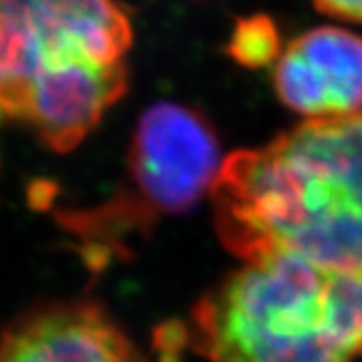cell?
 <instances>
[{
	"label": "cell",
	"instance_id": "1",
	"mask_svg": "<svg viewBox=\"0 0 362 362\" xmlns=\"http://www.w3.org/2000/svg\"><path fill=\"white\" fill-rule=\"evenodd\" d=\"M232 254H294L326 272L362 274V113L310 119L264 149L233 151L214 189Z\"/></svg>",
	"mask_w": 362,
	"mask_h": 362
},
{
	"label": "cell",
	"instance_id": "3",
	"mask_svg": "<svg viewBox=\"0 0 362 362\" xmlns=\"http://www.w3.org/2000/svg\"><path fill=\"white\" fill-rule=\"evenodd\" d=\"M328 278L294 254L247 264L192 310V344L209 362H352L328 320Z\"/></svg>",
	"mask_w": 362,
	"mask_h": 362
},
{
	"label": "cell",
	"instance_id": "11",
	"mask_svg": "<svg viewBox=\"0 0 362 362\" xmlns=\"http://www.w3.org/2000/svg\"><path fill=\"white\" fill-rule=\"evenodd\" d=\"M192 344V326L183 320H165L157 324L153 330V350L157 356L163 354H173L181 356V352Z\"/></svg>",
	"mask_w": 362,
	"mask_h": 362
},
{
	"label": "cell",
	"instance_id": "2",
	"mask_svg": "<svg viewBox=\"0 0 362 362\" xmlns=\"http://www.w3.org/2000/svg\"><path fill=\"white\" fill-rule=\"evenodd\" d=\"M220 139L192 107L151 105L137 121L127 156V181L90 207H63L57 221L81 250L90 272L127 258V240L149 232L159 216L194 209L220 177Z\"/></svg>",
	"mask_w": 362,
	"mask_h": 362
},
{
	"label": "cell",
	"instance_id": "7",
	"mask_svg": "<svg viewBox=\"0 0 362 362\" xmlns=\"http://www.w3.org/2000/svg\"><path fill=\"white\" fill-rule=\"evenodd\" d=\"M290 47L310 65L330 97L332 117L362 113V37L338 26H316Z\"/></svg>",
	"mask_w": 362,
	"mask_h": 362
},
{
	"label": "cell",
	"instance_id": "9",
	"mask_svg": "<svg viewBox=\"0 0 362 362\" xmlns=\"http://www.w3.org/2000/svg\"><path fill=\"white\" fill-rule=\"evenodd\" d=\"M328 320L340 349L350 358L362 356V274L330 272Z\"/></svg>",
	"mask_w": 362,
	"mask_h": 362
},
{
	"label": "cell",
	"instance_id": "5",
	"mask_svg": "<svg viewBox=\"0 0 362 362\" xmlns=\"http://www.w3.org/2000/svg\"><path fill=\"white\" fill-rule=\"evenodd\" d=\"M125 63H65L28 83L13 121L35 131L54 153H69L97 129L105 113L127 93Z\"/></svg>",
	"mask_w": 362,
	"mask_h": 362
},
{
	"label": "cell",
	"instance_id": "6",
	"mask_svg": "<svg viewBox=\"0 0 362 362\" xmlns=\"http://www.w3.org/2000/svg\"><path fill=\"white\" fill-rule=\"evenodd\" d=\"M0 362H145L107 312L87 300L35 306L0 337Z\"/></svg>",
	"mask_w": 362,
	"mask_h": 362
},
{
	"label": "cell",
	"instance_id": "4",
	"mask_svg": "<svg viewBox=\"0 0 362 362\" xmlns=\"http://www.w3.org/2000/svg\"><path fill=\"white\" fill-rule=\"evenodd\" d=\"M131 42V16L117 0H0V119L13 121L45 69L117 65Z\"/></svg>",
	"mask_w": 362,
	"mask_h": 362
},
{
	"label": "cell",
	"instance_id": "8",
	"mask_svg": "<svg viewBox=\"0 0 362 362\" xmlns=\"http://www.w3.org/2000/svg\"><path fill=\"white\" fill-rule=\"evenodd\" d=\"M274 90L278 99L292 111L312 119H328L332 117L330 97L312 71L310 65L298 54L290 45L276 61L274 73Z\"/></svg>",
	"mask_w": 362,
	"mask_h": 362
},
{
	"label": "cell",
	"instance_id": "12",
	"mask_svg": "<svg viewBox=\"0 0 362 362\" xmlns=\"http://www.w3.org/2000/svg\"><path fill=\"white\" fill-rule=\"evenodd\" d=\"M316 11L346 23L362 25V0H312Z\"/></svg>",
	"mask_w": 362,
	"mask_h": 362
},
{
	"label": "cell",
	"instance_id": "10",
	"mask_svg": "<svg viewBox=\"0 0 362 362\" xmlns=\"http://www.w3.org/2000/svg\"><path fill=\"white\" fill-rule=\"evenodd\" d=\"M226 54L235 65L252 71L276 63L282 54V35L276 21L262 13L240 16L226 42Z\"/></svg>",
	"mask_w": 362,
	"mask_h": 362
}]
</instances>
